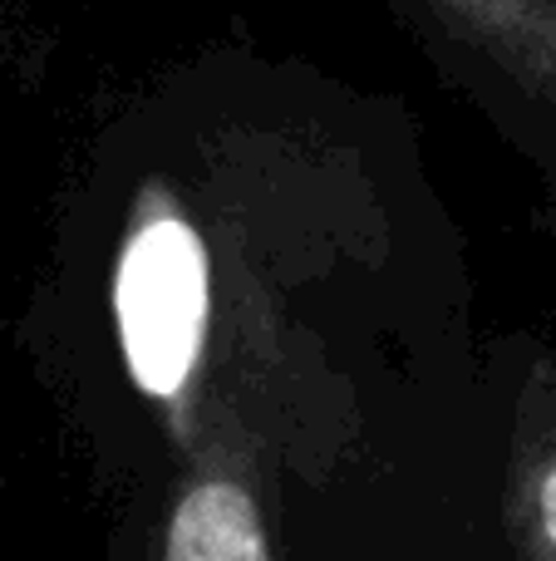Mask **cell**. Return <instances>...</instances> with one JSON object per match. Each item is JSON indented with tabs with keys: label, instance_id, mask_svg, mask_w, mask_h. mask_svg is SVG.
<instances>
[{
	"label": "cell",
	"instance_id": "1",
	"mask_svg": "<svg viewBox=\"0 0 556 561\" xmlns=\"http://www.w3.org/2000/svg\"><path fill=\"white\" fill-rule=\"evenodd\" d=\"M153 561H281L266 444L222 394L207 399L158 503Z\"/></svg>",
	"mask_w": 556,
	"mask_h": 561
},
{
	"label": "cell",
	"instance_id": "2",
	"mask_svg": "<svg viewBox=\"0 0 556 561\" xmlns=\"http://www.w3.org/2000/svg\"><path fill=\"white\" fill-rule=\"evenodd\" d=\"M419 45L508 114L522 134L556 148V0H390Z\"/></svg>",
	"mask_w": 556,
	"mask_h": 561
},
{
	"label": "cell",
	"instance_id": "3",
	"mask_svg": "<svg viewBox=\"0 0 556 561\" xmlns=\"http://www.w3.org/2000/svg\"><path fill=\"white\" fill-rule=\"evenodd\" d=\"M508 537L518 561H556V375L522 394L508 463Z\"/></svg>",
	"mask_w": 556,
	"mask_h": 561
}]
</instances>
